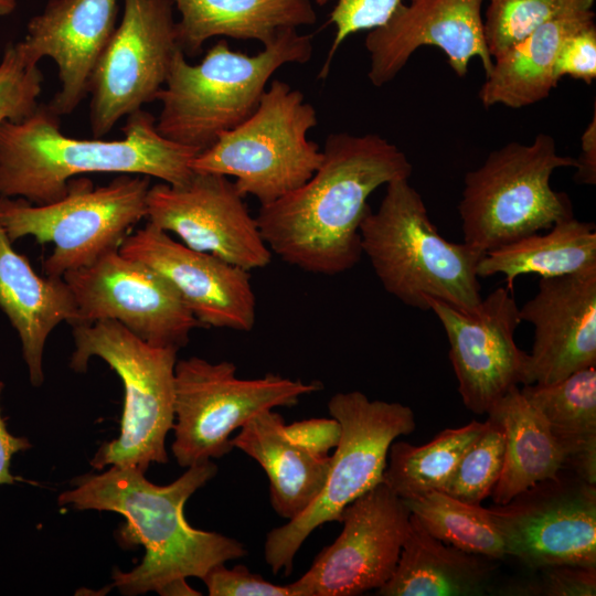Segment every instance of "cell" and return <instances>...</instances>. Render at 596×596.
Listing matches in <instances>:
<instances>
[{
	"instance_id": "1",
	"label": "cell",
	"mask_w": 596,
	"mask_h": 596,
	"mask_svg": "<svg viewBox=\"0 0 596 596\" xmlns=\"http://www.w3.org/2000/svg\"><path fill=\"white\" fill-rule=\"evenodd\" d=\"M322 153L309 180L260 205L255 219L273 254L305 272L333 276L360 260L369 196L383 184L408 179L413 167L396 145L376 134H330Z\"/></svg>"
},
{
	"instance_id": "2",
	"label": "cell",
	"mask_w": 596,
	"mask_h": 596,
	"mask_svg": "<svg viewBox=\"0 0 596 596\" xmlns=\"http://www.w3.org/2000/svg\"><path fill=\"white\" fill-rule=\"evenodd\" d=\"M217 472L211 460L191 466L173 482L159 486L132 467L110 466L102 473L73 479L75 487L60 494V505L76 510L117 512L126 522L116 531L124 549L142 545L141 563L129 572L116 570L114 586L123 595L164 594L174 582L201 578L215 565L247 555L233 538L191 526L184 518L187 500Z\"/></svg>"
},
{
	"instance_id": "3",
	"label": "cell",
	"mask_w": 596,
	"mask_h": 596,
	"mask_svg": "<svg viewBox=\"0 0 596 596\" xmlns=\"http://www.w3.org/2000/svg\"><path fill=\"white\" fill-rule=\"evenodd\" d=\"M123 132L119 140L66 136L47 105L20 121L2 123L0 198L49 204L66 195L74 177L86 173L148 175L172 185L193 175L191 162L200 151L162 137L150 113L127 116Z\"/></svg>"
},
{
	"instance_id": "4",
	"label": "cell",
	"mask_w": 596,
	"mask_h": 596,
	"mask_svg": "<svg viewBox=\"0 0 596 596\" xmlns=\"http://www.w3.org/2000/svg\"><path fill=\"white\" fill-rule=\"evenodd\" d=\"M312 34L281 30L259 53L233 51L225 39L211 46L199 64L179 50L156 100L161 109L158 132L200 152L256 110L273 74L288 63L305 64L312 55Z\"/></svg>"
},
{
	"instance_id": "5",
	"label": "cell",
	"mask_w": 596,
	"mask_h": 596,
	"mask_svg": "<svg viewBox=\"0 0 596 596\" xmlns=\"http://www.w3.org/2000/svg\"><path fill=\"white\" fill-rule=\"evenodd\" d=\"M360 245L383 288L412 308L428 310L426 297L464 309L482 299L477 265L483 254L439 234L408 179L386 184L379 209L362 220Z\"/></svg>"
},
{
	"instance_id": "6",
	"label": "cell",
	"mask_w": 596,
	"mask_h": 596,
	"mask_svg": "<svg viewBox=\"0 0 596 596\" xmlns=\"http://www.w3.org/2000/svg\"><path fill=\"white\" fill-rule=\"evenodd\" d=\"M72 336L71 369L85 372L92 358H100L118 374L125 392L119 436L104 443L91 465L146 472L151 462H167L166 437L174 424L178 349L150 344L114 320L74 324Z\"/></svg>"
},
{
	"instance_id": "7",
	"label": "cell",
	"mask_w": 596,
	"mask_h": 596,
	"mask_svg": "<svg viewBox=\"0 0 596 596\" xmlns=\"http://www.w3.org/2000/svg\"><path fill=\"white\" fill-rule=\"evenodd\" d=\"M567 167L575 159L561 156L547 134L491 151L465 175L458 205L464 242L485 254L574 215L567 194L551 187L553 172Z\"/></svg>"
},
{
	"instance_id": "8",
	"label": "cell",
	"mask_w": 596,
	"mask_h": 596,
	"mask_svg": "<svg viewBox=\"0 0 596 596\" xmlns=\"http://www.w3.org/2000/svg\"><path fill=\"white\" fill-rule=\"evenodd\" d=\"M318 125L317 110L304 94L273 79L256 110L199 152L194 172L234 177L238 193L269 204L311 178L323 153L308 139Z\"/></svg>"
},
{
	"instance_id": "9",
	"label": "cell",
	"mask_w": 596,
	"mask_h": 596,
	"mask_svg": "<svg viewBox=\"0 0 596 596\" xmlns=\"http://www.w3.org/2000/svg\"><path fill=\"white\" fill-rule=\"evenodd\" d=\"M328 409L341 425V437L320 494L300 515L266 536L264 556L274 574L284 570L289 575L296 553L313 530L339 522L348 504L383 482L392 443L416 427L408 406L371 401L359 391L334 394Z\"/></svg>"
},
{
	"instance_id": "10",
	"label": "cell",
	"mask_w": 596,
	"mask_h": 596,
	"mask_svg": "<svg viewBox=\"0 0 596 596\" xmlns=\"http://www.w3.org/2000/svg\"><path fill=\"white\" fill-rule=\"evenodd\" d=\"M150 187V177L139 174L123 173L97 188L87 178L72 179L66 195L49 204L0 198V225L11 242L32 236L40 244L53 243L43 268L47 277L62 278L119 249L147 216Z\"/></svg>"
},
{
	"instance_id": "11",
	"label": "cell",
	"mask_w": 596,
	"mask_h": 596,
	"mask_svg": "<svg viewBox=\"0 0 596 596\" xmlns=\"http://www.w3.org/2000/svg\"><path fill=\"white\" fill-rule=\"evenodd\" d=\"M321 389L276 374L240 379L228 361L211 363L198 356L174 368V440L171 449L183 467L221 458L232 448L231 434L259 412L291 407L299 397Z\"/></svg>"
},
{
	"instance_id": "12",
	"label": "cell",
	"mask_w": 596,
	"mask_h": 596,
	"mask_svg": "<svg viewBox=\"0 0 596 596\" xmlns=\"http://www.w3.org/2000/svg\"><path fill=\"white\" fill-rule=\"evenodd\" d=\"M172 0H123V14L91 76L95 138L156 100L180 50Z\"/></svg>"
},
{
	"instance_id": "13",
	"label": "cell",
	"mask_w": 596,
	"mask_h": 596,
	"mask_svg": "<svg viewBox=\"0 0 596 596\" xmlns=\"http://www.w3.org/2000/svg\"><path fill=\"white\" fill-rule=\"evenodd\" d=\"M62 278L77 308L72 326L114 320L150 344L178 350L202 327L162 275L119 249Z\"/></svg>"
},
{
	"instance_id": "14",
	"label": "cell",
	"mask_w": 596,
	"mask_h": 596,
	"mask_svg": "<svg viewBox=\"0 0 596 596\" xmlns=\"http://www.w3.org/2000/svg\"><path fill=\"white\" fill-rule=\"evenodd\" d=\"M487 510L507 556L536 570L596 567V485L575 473L561 470Z\"/></svg>"
},
{
	"instance_id": "15",
	"label": "cell",
	"mask_w": 596,
	"mask_h": 596,
	"mask_svg": "<svg viewBox=\"0 0 596 596\" xmlns=\"http://www.w3.org/2000/svg\"><path fill=\"white\" fill-rule=\"evenodd\" d=\"M409 518L404 500L386 483L363 493L343 509L336 541L288 584L294 596H355L382 587L396 568Z\"/></svg>"
},
{
	"instance_id": "16",
	"label": "cell",
	"mask_w": 596,
	"mask_h": 596,
	"mask_svg": "<svg viewBox=\"0 0 596 596\" xmlns=\"http://www.w3.org/2000/svg\"><path fill=\"white\" fill-rule=\"evenodd\" d=\"M449 343L458 392L465 406L487 414L509 390L526 384L529 353L518 348L514 332L522 322L513 290L499 287L473 309L426 297Z\"/></svg>"
},
{
	"instance_id": "17",
	"label": "cell",
	"mask_w": 596,
	"mask_h": 596,
	"mask_svg": "<svg viewBox=\"0 0 596 596\" xmlns=\"http://www.w3.org/2000/svg\"><path fill=\"white\" fill-rule=\"evenodd\" d=\"M244 199L226 175L194 172L184 184L150 187L146 219L188 247L249 272L267 266L273 253Z\"/></svg>"
},
{
	"instance_id": "18",
	"label": "cell",
	"mask_w": 596,
	"mask_h": 596,
	"mask_svg": "<svg viewBox=\"0 0 596 596\" xmlns=\"http://www.w3.org/2000/svg\"><path fill=\"white\" fill-rule=\"evenodd\" d=\"M119 252L162 275L201 326L251 331L256 297L249 272L174 241L151 223L128 235Z\"/></svg>"
},
{
	"instance_id": "19",
	"label": "cell",
	"mask_w": 596,
	"mask_h": 596,
	"mask_svg": "<svg viewBox=\"0 0 596 596\" xmlns=\"http://www.w3.org/2000/svg\"><path fill=\"white\" fill-rule=\"evenodd\" d=\"M485 1L412 0L400 4L383 25L370 30L365 38L372 85L381 87L395 78L424 45L441 50L459 77L467 74L473 57L480 58L488 75L492 57L483 33Z\"/></svg>"
},
{
	"instance_id": "20",
	"label": "cell",
	"mask_w": 596,
	"mask_h": 596,
	"mask_svg": "<svg viewBox=\"0 0 596 596\" xmlns=\"http://www.w3.org/2000/svg\"><path fill=\"white\" fill-rule=\"evenodd\" d=\"M520 316L534 327L526 384L554 383L596 365V270L541 278Z\"/></svg>"
},
{
	"instance_id": "21",
	"label": "cell",
	"mask_w": 596,
	"mask_h": 596,
	"mask_svg": "<svg viewBox=\"0 0 596 596\" xmlns=\"http://www.w3.org/2000/svg\"><path fill=\"white\" fill-rule=\"evenodd\" d=\"M119 0H49L28 23L20 41L36 63L50 57L60 88L47 107L71 114L88 95L91 76L116 29Z\"/></svg>"
},
{
	"instance_id": "22",
	"label": "cell",
	"mask_w": 596,
	"mask_h": 596,
	"mask_svg": "<svg viewBox=\"0 0 596 596\" xmlns=\"http://www.w3.org/2000/svg\"><path fill=\"white\" fill-rule=\"evenodd\" d=\"M0 309L18 332L31 384L41 386L46 340L60 323L75 322L77 308L65 280L40 277L14 251L1 225Z\"/></svg>"
},
{
	"instance_id": "23",
	"label": "cell",
	"mask_w": 596,
	"mask_h": 596,
	"mask_svg": "<svg viewBox=\"0 0 596 596\" xmlns=\"http://www.w3.org/2000/svg\"><path fill=\"white\" fill-rule=\"evenodd\" d=\"M285 424L278 413L266 409L251 417L231 441L265 470L272 507L289 521L320 494L328 477L330 456H319L292 441L285 432Z\"/></svg>"
},
{
	"instance_id": "24",
	"label": "cell",
	"mask_w": 596,
	"mask_h": 596,
	"mask_svg": "<svg viewBox=\"0 0 596 596\" xmlns=\"http://www.w3.org/2000/svg\"><path fill=\"white\" fill-rule=\"evenodd\" d=\"M180 13L177 40L184 55L196 56L211 38L267 45L285 29L317 22L311 0H172Z\"/></svg>"
},
{
	"instance_id": "25",
	"label": "cell",
	"mask_w": 596,
	"mask_h": 596,
	"mask_svg": "<svg viewBox=\"0 0 596 596\" xmlns=\"http://www.w3.org/2000/svg\"><path fill=\"white\" fill-rule=\"evenodd\" d=\"M593 22V10L556 18L493 57L478 93L482 105L518 109L545 99L558 82L554 65L562 43Z\"/></svg>"
},
{
	"instance_id": "26",
	"label": "cell",
	"mask_w": 596,
	"mask_h": 596,
	"mask_svg": "<svg viewBox=\"0 0 596 596\" xmlns=\"http://www.w3.org/2000/svg\"><path fill=\"white\" fill-rule=\"evenodd\" d=\"M491 561L441 542L411 513L396 568L376 595H481L494 570Z\"/></svg>"
},
{
	"instance_id": "27",
	"label": "cell",
	"mask_w": 596,
	"mask_h": 596,
	"mask_svg": "<svg viewBox=\"0 0 596 596\" xmlns=\"http://www.w3.org/2000/svg\"><path fill=\"white\" fill-rule=\"evenodd\" d=\"M487 415L497 419L504 433L503 466L490 494L494 504H505L565 469V455L547 422L520 386L509 390Z\"/></svg>"
},
{
	"instance_id": "28",
	"label": "cell",
	"mask_w": 596,
	"mask_h": 596,
	"mask_svg": "<svg viewBox=\"0 0 596 596\" xmlns=\"http://www.w3.org/2000/svg\"><path fill=\"white\" fill-rule=\"evenodd\" d=\"M596 270V231L574 215L554 223L545 234L533 233L489 251L477 265L478 277L501 274L513 290L518 276L541 278Z\"/></svg>"
},
{
	"instance_id": "29",
	"label": "cell",
	"mask_w": 596,
	"mask_h": 596,
	"mask_svg": "<svg viewBox=\"0 0 596 596\" xmlns=\"http://www.w3.org/2000/svg\"><path fill=\"white\" fill-rule=\"evenodd\" d=\"M520 390L547 422L565 455V469L596 485V366Z\"/></svg>"
},
{
	"instance_id": "30",
	"label": "cell",
	"mask_w": 596,
	"mask_h": 596,
	"mask_svg": "<svg viewBox=\"0 0 596 596\" xmlns=\"http://www.w3.org/2000/svg\"><path fill=\"white\" fill-rule=\"evenodd\" d=\"M486 426L487 421H471L439 432L422 446L392 443L383 482L403 500L441 491L465 450Z\"/></svg>"
},
{
	"instance_id": "31",
	"label": "cell",
	"mask_w": 596,
	"mask_h": 596,
	"mask_svg": "<svg viewBox=\"0 0 596 596\" xmlns=\"http://www.w3.org/2000/svg\"><path fill=\"white\" fill-rule=\"evenodd\" d=\"M426 531L441 542L490 560L507 556L501 534L480 504H470L443 491L404 500Z\"/></svg>"
},
{
	"instance_id": "32",
	"label": "cell",
	"mask_w": 596,
	"mask_h": 596,
	"mask_svg": "<svg viewBox=\"0 0 596 596\" xmlns=\"http://www.w3.org/2000/svg\"><path fill=\"white\" fill-rule=\"evenodd\" d=\"M483 33L496 57L543 24L575 12L592 10L595 0H488Z\"/></svg>"
},
{
	"instance_id": "33",
	"label": "cell",
	"mask_w": 596,
	"mask_h": 596,
	"mask_svg": "<svg viewBox=\"0 0 596 596\" xmlns=\"http://www.w3.org/2000/svg\"><path fill=\"white\" fill-rule=\"evenodd\" d=\"M503 457V428L488 416L486 428L465 450L441 491L462 502L480 504L500 478Z\"/></svg>"
},
{
	"instance_id": "34",
	"label": "cell",
	"mask_w": 596,
	"mask_h": 596,
	"mask_svg": "<svg viewBox=\"0 0 596 596\" xmlns=\"http://www.w3.org/2000/svg\"><path fill=\"white\" fill-rule=\"evenodd\" d=\"M21 42L9 44L0 61V125L20 121L39 106L43 75Z\"/></svg>"
},
{
	"instance_id": "35",
	"label": "cell",
	"mask_w": 596,
	"mask_h": 596,
	"mask_svg": "<svg viewBox=\"0 0 596 596\" xmlns=\"http://www.w3.org/2000/svg\"><path fill=\"white\" fill-rule=\"evenodd\" d=\"M332 0H315L324 6ZM329 15V24L336 28V35L320 70L319 78L328 76L330 65L340 45L348 36L360 31H370L383 25L405 0H336ZM412 1V0H407Z\"/></svg>"
},
{
	"instance_id": "36",
	"label": "cell",
	"mask_w": 596,
	"mask_h": 596,
	"mask_svg": "<svg viewBox=\"0 0 596 596\" xmlns=\"http://www.w3.org/2000/svg\"><path fill=\"white\" fill-rule=\"evenodd\" d=\"M202 581L211 596H294L289 585H275L242 564L233 568L217 564Z\"/></svg>"
},
{
	"instance_id": "37",
	"label": "cell",
	"mask_w": 596,
	"mask_h": 596,
	"mask_svg": "<svg viewBox=\"0 0 596 596\" xmlns=\"http://www.w3.org/2000/svg\"><path fill=\"white\" fill-rule=\"evenodd\" d=\"M554 75L557 81L563 76L592 84L596 78V25L595 22L570 34L558 51Z\"/></svg>"
},
{
	"instance_id": "38",
	"label": "cell",
	"mask_w": 596,
	"mask_h": 596,
	"mask_svg": "<svg viewBox=\"0 0 596 596\" xmlns=\"http://www.w3.org/2000/svg\"><path fill=\"white\" fill-rule=\"evenodd\" d=\"M539 584L533 583L517 594L542 596L596 595V567L555 565L539 568Z\"/></svg>"
},
{
	"instance_id": "39",
	"label": "cell",
	"mask_w": 596,
	"mask_h": 596,
	"mask_svg": "<svg viewBox=\"0 0 596 596\" xmlns=\"http://www.w3.org/2000/svg\"><path fill=\"white\" fill-rule=\"evenodd\" d=\"M287 436L301 447L319 456H329L341 437V425L334 418H310L285 424Z\"/></svg>"
},
{
	"instance_id": "40",
	"label": "cell",
	"mask_w": 596,
	"mask_h": 596,
	"mask_svg": "<svg viewBox=\"0 0 596 596\" xmlns=\"http://www.w3.org/2000/svg\"><path fill=\"white\" fill-rule=\"evenodd\" d=\"M576 173L574 179L579 184L596 183V109L593 119L581 138V153L575 159Z\"/></svg>"
},
{
	"instance_id": "41",
	"label": "cell",
	"mask_w": 596,
	"mask_h": 596,
	"mask_svg": "<svg viewBox=\"0 0 596 596\" xmlns=\"http://www.w3.org/2000/svg\"><path fill=\"white\" fill-rule=\"evenodd\" d=\"M3 383L0 381V397L3 390ZM32 445L25 437L12 435L1 415L0 407V486L13 485L17 478L10 472V465L13 455L31 448Z\"/></svg>"
},
{
	"instance_id": "42",
	"label": "cell",
	"mask_w": 596,
	"mask_h": 596,
	"mask_svg": "<svg viewBox=\"0 0 596 596\" xmlns=\"http://www.w3.org/2000/svg\"><path fill=\"white\" fill-rule=\"evenodd\" d=\"M15 8V0H0V15L11 13Z\"/></svg>"
}]
</instances>
